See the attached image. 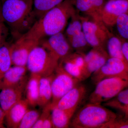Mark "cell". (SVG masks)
Listing matches in <instances>:
<instances>
[{
	"mask_svg": "<svg viewBox=\"0 0 128 128\" xmlns=\"http://www.w3.org/2000/svg\"><path fill=\"white\" fill-rule=\"evenodd\" d=\"M77 10L73 0H65L46 12L21 37L40 42L44 38L62 32Z\"/></svg>",
	"mask_w": 128,
	"mask_h": 128,
	"instance_id": "obj_1",
	"label": "cell"
},
{
	"mask_svg": "<svg viewBox=\"0 0 128 128\" xmlns=\"http://www.w3.org/2000/svg\"><path fill=\"white\" fill-rule=\"evenodd\" d=\"M33 0H1L2 18L18 39L31 28L37 19L33 9Z\"/></svg>",
	"mask_w": 128,
	"mask_h": 128,
	"instance_id": "obj_2",
	"label": "cell"
},
{
	"mask_svg": "<svg viewBox=\"0 0 128 128\" xmlns=\"http://www.w3.org/2000/svg\"><path fill=\"white\" fill-rule=\"evenodd\" d=\"M116 114L101 104L89 103L74 114L70 127L73 128H102Z\"/></svg>",
	"mask_w": 128,
	"mask_h": 128,
	"instance_id": "obj_3",
	"label": "cell"
},
{
	"mask_svg": "<svg viewBox=\"0 0 128 128\" xmlns=\"http://www.w3.org/2000/svg\"><path fill=\"white\" fill-rule=\"evenodd\" d=\"M59 61V60L39 45L34 48L30 53L26 66L32 74L41 77H48L55 71Z\"/></svg>",
	"mask_w": 128,
	"mask_h": 128,
	"instance_id": "obj_4",
	"label": "cell"
},
{
	"mask_svg": "<svg viewBox=\"0 0 128 128\" xmlns=\"http://www.w3.org/2000/svg\"><path fill=\"white\" fill-rule=\"evenodd\" d=\"M90 94L89 103L102 104L114 98L128 87V81L118 77L105 78L98 82Z\"/></svg>",
	"mask_w": 128,
	"mask_h": 128,
	"instance_id": "obj_5",
	"label": "cell"
},
{
	"mask_svg": "<svg viewBox=\"0 0 128 128\" xmlns=\"http://www.w3.org/2000/svg\"><path fill=\"white\" fill-rule=\"evenodd\" d=\"M49 77L52 95V100L49 105L52 110L62 96L80 82L67 73L59 64Z\"/></svg>",
	"mask_w": 128,
	"mask_h": 128,
	"instance_id": "obj_6",
	"label": "cell"
},
{
	"mask_svg": "<svg viewBox=\"0 0 128 128\" xmlns=\"http://www.w3.org/2000/svg\"><path fill=\"white\" fill-rule=\"evenodd\" d=\"M82 29L88 43L92 48L106 50L107 42L112 33L103 23L80 16Z\"/></svg>",
	"mask_w": 128,
	"mask_h": 128,
	"instance_id": "obj_7",
	"label": "cell"
},
{
	"mask_svg": "<svg viewBox=\"0 0 128 128\" xmlns=\"http://www.w3.org/2000/svg\"><path fill=\"white\" fill-rule=\"evenodd\" d=\"M91 76L92 82L95 85L101 80L112 77L128 81V64L122 60L109 57L103 66Z\"/></svg>",
	"mask_w": 128,
	"mask_h": 128,
	"instance_id": "obj_8",
	"label": "cell"
},
{
	"mask_svg": "<svg viewBox=\"0 0 128 128\" xmlns=\"http://www.w3.org/2000/svg\"><path fill=\"white\" fill-rule=\"evenodd\" d=\"M40 44L39 41L22 37L17 39L10 46L12 65L26 66L30 53Z\"/></svg>",
	"mask_w": 128,
	"mask_h": 128,
	"instance_id": "obj_9",
	"label": "cell"
},
{
	"mask_svg": "<svg viewBox=\"0 0 128 128\" xmlns=\"http://www.w3.org/2000/svg\"><path fill=\"white\" fill-rule=\"evenodd\" d=\"M49 37L48 39L40 41L41 46L59 60L74 52L63 32Z\"/></svg>",
	"mask_w": 128,
	"mask_h": 128,
	"instance_id": "obj_10",
	"label": "cell"
},
{
	"mask_svg": "<svg viewBox=\"0 0 128 128\" xmlns=\"http://www.w3.org/2000/svg\"><path fill=\"white\" fill-rule=\"evenodd\" d=\"M85 66L82 70L83 80L100 68L106 62L109 56L106 50L92 48L84 55Z\"/></svg>",
	"mask_w": 128,
	"mask_h": 128,
	"instance_id": "obj_11",
	"label": "cell"
},
{
	"mask_svg": "<svg viewBox=\"0 0 128 128\" xmlns=\"http://www.w3.org/2000/svg\"><path fill=\"white\" fill-rule=\"evenodd\" d=\"M28 77L16 86L2 88L0 90V106L6 113L22 99Z\"/></svg>",
	"mask_w": 128,
	"mask_h": 128,
	"instance_id": "obj_12",
	"label": "cell"
},
{
	"mask_svg": "<svg viewBox=\"0 0 128 128\" xmlns=\"http://www.w3.org/2000/svg\"><path fill=\"white\" fill-rule=\"evenodd\" d=\"M128 10V0H108L102 9V21L107 27H112L118 17Z\"/></svg>",
	"mask_w": 128,
	"mask_h": 128,
	"instance_id": "obj_13",
	"label": "cell"
},
{
	"mask_svg": "<svg viewBox=\"0 0 128 128\" xmlns=\"http://www.w3.org/2000/svg\"><path fill=\"white\" fill-rule=\"evenodd\" d=\"M86 94V88L84 85L79 83L62 96L54 108L56 107L67 111H76Z\"/></svg>",
	"mask_w": 128,
	"mask_h": 128,
	"instance_id": "obj_14",
	"label": "cell"
},
{
	"mask_svg": "<svg viewBox=\"0 0 128 128\" xmlns=\"http://www.w3.org/2000/svg\"><path fill=\"white\" fill-rule=\"evenodd\" d=\"M28 106L26 100L22 99L6 113L5 120L7 128H18L24 114L28 109Z\"/></svg>",
	"mask_w": 128,
	"mask_h": 128,
	"instance_id": "obj_15",
	"label": "cell"
},
{
	"mask_svg": "<svg viewBox=\"0 0 128 128\" xmlns=\"http://www.w3.org/2000/svg\"><path fill=\"white\" fill-rule=\"evenodd\" d=\"M28 70L26 66H14L5 73L1 80V88L6 86H16L28 78Z\"/></svg>",
	"mask_w": 128,
	"mask_h": 128,
	"instance_id": "obj_16",
	"label": "cell"
},
{
	"mask_svg": "<svg viewBox=\"0 0 128 128\" xmlns=\"http://www.w3.org/2000/svg\"><path fill=\"white\" fill-rule=\"evenodd\" d=\"M41 76L32 74L28 78L24 93L25 100L29 106L34 107L38 105L39 98V82Z\"/></svg>",
	"mask_w": 128,
	"mask_h": 128,
	"instance_id": "obj_17",
	"label": "cell"
},
{
	"mask_svg": "<svg viewBox=\"0 0 128 128\" xmlns=\"http://www.w3.org/2000/svg\"><path fill=\"white\" fill-rule=\"evenodd\" d=\"M76 111L61 110L56 107L53 108L51 114L54 128H69L72 118Z\"/></svg>",
	"mask_w": 128,
	"mask_h": 128,
	"instance_id": "obj_18",
	"label": "cell"
},
{
	"mask_svg": "<svg viewBox=\"0 0 128 128\" xmlns=\"http://www.w3.org/2000/svg\"><path fill=\"white\" fill-rule=\"evenodd\" d=\"M51 82L49 76L41 77L40 80L38 105L44 108L51 102L52 99Z\"/></svg>",
	"mask_w": 128,
	"mask_h": 128,
	"instance_id": "obj_19",
	"label": "cell"
},
{
	"mask_svg": "<svg viewBox=\"0 0 128 128\" xmlns=\"http://www.w3.org/2000/svg\"><path fill=\"white\" fill-rule=\"evenodd\" d=\"M121 38L112 33L108 39L106 50L109 57L119 59L127 64L123 54Z\"/></svg>",
	"mask_w": 128,
	"mask_h": 128,
	"instance_id": "obj_20",
	"label": "cell"
},
{
	"mask_svg": "<svg viewBox=\"0 0 128 128\" xmlns=\"http://www.w3.org/2000/svg\"><path fill=\"white\" fill-rule=\"evenodd\" d=\"M11 44L6 42L0 47V80L12 65Z\"/></svg>",
	"mask_w": 128,
	"mask_h": 128,
	"instance_id": "obj_21",
	"label": "cell"
},
{
	"mask_svg": "<svg viewBox=\"0 0 128 128\" xmlns=\"http://www.w3.org/2000/svg\"><path fill=\"white\" fill-rule=\"evenodd\" d=\"M65 0H34V11L37 20Z\"/></svg>",
	"mask_w": 128,
	"mask_h": 128,
	"instance_id": "obj_22",
	"label": "cell"
},
{
	"mask_svg": "<svg viewBox=\"0 0 128 128\" xmlns=\"http://www.w3.org/2000/svg\"><path fill=\"white\" fill-rule=\"evenodd\" d=\"M103 104L105 106L116 108L122 112L128 107V88L124 89L114 98Z\"/></svg>",
	"mask_w": 128,
	"mask_h": 128,
	"instance_id": "obj_23",
	"label": "cell"
},
{
	"mask_svg": "<svg viewBox=\"0 0 128 128\" xmlns=\"http://www.w3.org/2000/svg\"><path fill=\"white\" fill-rule=\"evenodd\" d=\"M59 64L70 75L80 82L83 81L82 70L76 64L66 58L60 60Z\"/></svg>",
	"mask_w": 128,
	"mask_h": 128,
	"instance_id": "obj_24",
	"label": "cell"
},
{
	"mask_svg": "<svg viewBox=\"0 0 128 128\" xmlns=\"http://www.w3.org/2000/svg\"><path fill=\"white\" fill-rule=\"evenodd\" d=\"M115 25L118 35L122 39L128 41V10L118 17Z\"/></svg>",
	"mask_w": 128,
	"mask_h": 128,
	"instance_id": "obj_25",
	"label": "cell"
},
{
	"mask_svg": "<svg viewBox=\"0 0 128 128\" xmlns=\"http://www.w3.org/2000/svg\"><path fill=\"white\" fill-rule=\"evenodd\" d=\"M40 114L37 110L28 109L22 118L18 128H32Z\"/></svg>",
	"mask_w": 128,
	"mask_h": 128,
	"instance_id": "obj_26",
	"label": "cell"
},
{
	"mask_svg": "<svg viewBox=\"0 0 128 128\" xmlns=\"http://www.w3.org/2000/svg\"><path fill=\"white\" fill-rule=\"evenodd\" d=\"M96 0H73V4L77 11L90 17L94 8Z\"/></svg>",
	"mask_w": 128,
	"mask_h": 128,
	"instance_id": "obj_27",
	"label": "cell"
},
{
	"mask_svg": "<svg viewBox=\"0 0 128 128\" xmlns=\"http://www.w3.org/2000/svg\"><path fill=\"white\" fill-rule=\"evenodd\" d=\"M102 128H128V115L117 114L112 121L105 124Z\"/></svg>",
	"mask_w": 128,
	"mask_h": 128,
	"instance_id": "obj_28",
	"label": "cell"
},
{
	"mask_svg": "<svg viewBox=\"0 0 128 128\" xmlns=\"http://www.w3.org/2000/svg\"><path fill=\"white\" fill-rule=\"evenodd\" d=\"M42 112L40 114L36 122L33 126V128H42L44 120L51 114V109L50 108L49 104L43 108Z\"/></svg>",
	"mask_w": 128,
	"mask_h": 128,
	"instance_id": "obj_29",
	"label": "cell"
},
{
	"mask_svg": "<svg viewBox=\"0 0 128 128\" xmlns=\"http://www.w3.org/2000/svg\"><path fill=\"white\" fill-rule=\"evenodd\" d=\"M8 30L5 22L0 13V47L6 42V38L8 35Z\"/></svg>",
	"mask_w": 128,
	"mask_h": 128,
	"instance_id": "obj_30",
	"label": "cell"
},
{
	"mask_svg": "<svg viewBox=\"0 0 128 128\" xmlns=\"http://www.w3.org/2000/svg\"><path fill=\"white\" fill-rule=\"evenodd\" d=\"M122 51L124 57L128 64V41L122 39Z\"/></svg>",
	"mask_w": 128,
	"mask_h": 128,
	"instance_id": "obj_31",
	"label": "cell"
},
{
	"mask_svg": "<svg viewBox=\"0 0 128 128\" xmlns=\"http://www.w3.org/2000/svg\"><path fill=\"white\" fill-rule=\"evenodd\" d=\"M54 128L52 121L51 118V114L49 115L46 119L44 120L42 128Z\"/></svg>",
	"mask_w": 128,
	"mask_h": 128,
	"instance_id": "obj_32",
	"label": "cell"
},
{
	"mask_svg": "<svg viewBox=\"0 0 128 128\" xmlns=\"http://www.w3.org/2000/svg\"><path fill=\"white\" fill-rule=\"evenodd\" d=\"M6 113L0 106V128H5L4 126Z\"/></svg>",
	"mask_w": 128,
	"mask_h": 128,
	"instance_id": "obj_33",
	"label": "cell"
},
{
	"mask_svg": "<svg viewBox=\"0 0 128 128\" xmlns=\"http://www.w3.org/2000/svg\"><path fill=\"white\" fill-rule=\"evenodd\" d=\"M122 112L124 113L125 114H128V107L124 109L122 111Z\"/></svg>",
	"mask_w": 128,
	"mask_h": 128,
	"instance_id": "obj_34",
	"label": "cell"
},
{
	"mask_svg": "<svg viewBox=\"0 0 128 128\" xmlns=\"http://www.w3.org/2000/svg\"><path fill=\"white\" fill-rule=\"evenodd\" d=\"M1 80H0V90L1 89Z\"/></svg>",
	"mask_w": 128,
	"mask_h": 128,
	"instance_id": "obj_35",
	"label": "cell"
},
{
	"mask_svg": "<svg viewBox=\"0 0 128 128\" xmlns=\"http://www.w3.org/2000/svg\"></svg>",
	"mask_w": 128,
	"mask_h": 128,
	"instance_id": "obj_36",
	"label": "cell"
}]
</instances>
